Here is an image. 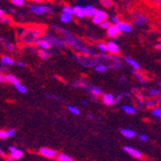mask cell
<instances>
[{
	"label": "cell",
	"instance_id": "5",
	"mask_svg": "<svg viewBox=\"0 0 161 161\" xmlns=\"http://www.w3.org/2000/svg\"><path fill=\"white\" fill-rule=\"evenodd\" d=\"M44 38L51 43V46L53 47H65L68 46L64 37H58L53 34H46Z\"/></svg>",
	"mask_w": 161,
	"mask_h": 161
},
{
	"label": "cell",
	"instance_id": "41",
	"mask_svg": "<svg viewBox=\"0 0 161 161\" xmlns=\"http://www.w3.org/2000/svg\"><path fill=\"white\" fill-rule=\"evenodd\" d=\"M11 2L13 5H15L16 7H22V6H24L25 0H11Z\"/></svg>",
	"mask_w": 161,
	"mask_h": 161
},
{
	"label": "cell",
	"instance_id": "27",
	"mask_svg": "<svg viewBox=\"0 0 161 161\" xmlns=\"http://www.w3.org/2000/svg\"><path fill=\"white\" fill-rule=\"evenodd\" d=\"M133 74H134V76H135V78H136L140 83H142V84H146V83H147V79H146L144 76H143V75H142L138 70H134V71H133Z\"/></svg>",
	"mask_w": 161,
	"mask_h": 161
},
{
	"label": "cell",
	"instance_id": "16",
	"mask_svg": "<svg viewBox=\"0 0 161 161\" xmlns=\"http://www.w3.org/2000/svg\"><path fill=\"white\" fill-rule=\"evenodd\" d=\"M124 61L126 62L127 64H128L129 66H130L134 70H140L139 63H138L136 60L132 59V58H130V57H124Z\"/></svg>",
	"mask_w": 161,
	"mask_h": 161
},
{
	"label": "cell",
	"instance_id": "24",
	"mask_svg": "<svg viewBox=\"0 0 161 161\" xmlns=\"http://www.w3.org/2000/svg\"><path fill=\"white\" fill-rule=\"evenodd\" d=\"M94 69H95V70L97 71V73H106V71H107V70H108V67H107V65H104L102 63H98Z\"/></svg>",
	"mask_w": 161,
	"mask_h": 161
},
{
	"label": "cell",
	"instance_id": "2",
	"mask_svg": "<svg viewBox=\"0 0 161 161\" xmlns=\"http://www.w3.org/2000/svg\"><path fill=\"white\" fill-rule=\"evenodd\" d=\"M28 10L30 13H32L35 16H41V15H48L52 13V8L46 5H41V4H31L28 6Z\"/></svg>",
	"mask_w": 161,
	"mask_h": 161
},
{
	"label": "cell",
	"instance_id": "26",
	"mask_svg": "<svg viewBox=\"0 0 161 161\" xmlns=\"http://www.w3.org/2000/svg\"><path fill=\"white\" fill-rule=\"evenodd\" d=\"M122 110L124 111V112H126L127 114L128 115H134L136 112V110L134 107L130 106V105H123L122 106Z\"/></svg>",
	"mask_w": 161,
	"mask_h": 161
},
{
	"label": "cell",
	"instance_id": "14",
	"mask_svg": "<svg viewBox=\"0 0 161 161\" xmlns=\"http://www.w3.org/2000/svg\"><path fill=\"white\" fill-rule=\"evenodd\" d=\"M124 151H126V153H127L128 154H130L131 156H133L134 158H141L142 157V154L140 153V151L135 150V149H133V148H131V147L124 146Z\"/></svg>",
	"mask_w": 161,
	"mask_h": 161
},
{
	"label": "cell",
	"instance_id": "44",
	"mask_svg": "<svg viewBox=\"0 0 161 161\" xmlns=\"http://www.w3.org/2000/svg\"><path fill=\"white\" fill-rule=\"evenodd\" d=\"M7 137H8L7 131H5V130L0 131V138H1V139H5V138H7Z\"/></svg>",
	"mask_w": 161,
	"mask_h": 161
},
{
	"label": "cell",
	"instance_id": "9",
	"mask_svg": "<svg viewBox=\"0 0 161 161\" xmlns=\"http://www.w3.org/2000/svg\"><path fill=\"white\" fill-rule=\"evenodd\" d=\"M106 46L108 48V53H110L111 55H118L120 53V47L118 43L114 41H108L106 43Z\"/></svg>",
	"mask_w": 161,
	"mask_h": 161
},
{
	"label": "cell",
	"instance_id": "31",
	"mask_svg": "<svg viewBox=\"0 0 161 161\" xmlns=\"http://www.w3.org/2000/svg\"><path fill=\"white\" fill-rule=\"evenodd\" d=\"M107 67H108V69L119 70L120 69L123 68V65H122V63H108L107 64Z\"/></svg>",
	"mask_w": 161,
	"mask_h": 161
},
{
	"label": "cell",
	"instance_id": "28",
	"mask_svg": "<svg viewBox=\"0 0 161 161\" xmlns=\"http://www.w3.org/2000/svg\"><path fill=\"white\" fill-rule=\"evenodd\" d=\"M7 80H8V83H11L13 85H16L20 83L19 78H16L14 74H7Z\"/></svg>",
	"mask_w": 161,
	"mask_h": 161
},
{
	"label": "cell",
	"instance_id": "7",
	"mask_svg": "<svg viewBox=\"0 0 161 161\" xmlns=\"http://www.w3.org/2000/svg\"><path fill=\"white\" fill-rule=\"evenodd\" d=\"M107 19H108V15H107L106 12L100 10V9H97L95 16L92 17V22L96 25H100L102 21L106 20Z\"/></svg>",
	"mask_w": 161,
	"mask_h": 161
},
{
	"label": "cell",
	"instance_id": "36",
	"mask_svg": "<svg viewBox=\"0 0 161 161\" xmlns=\"http://www.w3.org/2000/svg\"><path fill=\"white\" fill-rule=\"evenodd\" d=\"M15 87L16 89V91L19 92L20 94H25L26 92H27V88H26L24 85H22L21 83H19V84L15 85Z\"/></svg>",
	"mask_w": 161,
	"mask_h": 161
},
{
	"label": "cell",
	"instance_id": "4",
	"mask_svg": "<svg viewBox=\"0 0 161 161\" xmlns=\"http://www.w3.org/2000/svg\"><path fill=\"white\" fill-rule=\"evenodd\" d=\"M39 37H41V31L39 29H30L24 31L21 36V40L26 43H35Z\"/></svg>",
	"mask_w": 161,
	"mask_h": 161
},
{
	"label": "cell",
	"instance_id": "29",
	"mask_svg": "<svg viewBox=\"0 0 161 161\" xmlns=\"http://www.w3.org/2000/svg\"><path fill=\"white\" fill-rule=\"evenodd\" d=\"M57 160L58 161H73V159L70 156L67 155L65 154H57Z\"/></svg>",
	"mask_w": 161,
	"mask_h": 161
},
{
	"label": "cell",
	"instance_id": "10",
	"mask_svg": "<svg viewBox=\"0 0 161 161\" xmlns=\"http://www.w3.org/2000/svg\"><path fill=\"white\" fill-rule=\"evenodd\" d=\"M106 34H107V36H108L109 38L115 39L121 34V31H120L119 27L116 24H111L110 27L106 30Z\"/></svg>",
	"mask_w": 161,
	"mask_h": 161
},
{
	"label": "cell",
	"instance_id": "8",
	"mask_svg": "<svg viewBox=\"0 0 161 161\" xmlns=\"http://www.w3.org/2000/svg\"><path fill=\"white\" fill-rule=\"evenodd\" d=\"M35 46L39 49H44V50H48L51 47V43H49L44 37H39L35 42Z\"/></svg>",
	"mask_w": 161,
	"mask_h": 161
},
{
	"label": "cell",
	"instance_id": "1",
	"mask_svg": "<svg viewBox=\"0 0 161 161\" xmlns=\"http://www.w3.org/2000/svg\"><path fill=\"white\" fill-rule=\"evenodd\" d=\"M51 29H53L54 31H57V32H60L63 37L66 40V43L68 46H70V47H73L75 51L81 55H87L90 57H96L97 54L95 52V50H93L92 48H89L87 46H85L84 44L79 41V40L73 36V34H70V32H68L66 29L58 27V26L55 25H51Z\"/></svg>",
	"mask_w": 161,
	"mask_h": 161
},
{
	"label": "cell",
	"instance_id": "22",
	"mask_svg": "<svg viewBox=\"0 0 161 161\" xmlns=\"http://www.w3.org/2000/svg\"><path fill=\"white\" fill-rule=\"evenodd\" d=\"M89 93H90V95L94 97V98H96L95 96H100L102 93V90L100 88H98V87H96V86H92L90 88V90H89Z\"/></svg>",
	"mask_w": 161,
	"mask_h": 161
},
{
	"label": "cell",
	"instance_id": "37",
	"mask_svg": "<svg viewBox=\"0 0 161 161\" xmlns=\"http://www.w3.org/2000/svg\"><path fill=\"white\" fill-rule=\"evenodd\" d=\"M62 13H65V14L73 16V7H71V6H64L63 9H62Z\"/></svg>",
	"mask_w": 161,
	"mask_h": 161
},
{
	"label": "cell",
	"instance_id": "15",
	"mask_svg": "<svg viewBox=\"0 0 161 161\" xmlns=\"http://www.w3.org/2000/svg\"><path fill=\"white\" fill-rule=\"evenodd\" d=\"M102 102L106 105H112L115 103V97L112 94L105 93L102 95Z\"/></svg>",
	"mask_w": 161,
	"mask_h": 161
},
{
	"label": "cell",
	"instance_id": "18",
	"mask_svg": "<svg viewBox=\"0 0 161 161\" xmlns=\"http://www.w3.org/2000/svg\"><path fill=\"white\" fill-rule=\"evenodd\" d=\"M84 10H85V15H86V17H92L95 16L97 9L95 6L93 5H86L84 6Z\"/></svg>",
	"mask_w": 161,
	"mask_h": 161
},
{
	"label": "cell",
	"instance_id": "42",
	"mask_svg": "<svg viewBox=\"0 0 161 161\" xmlns=\"http://www.w3.org/2000/svg\"><path fill=\"white\" fill-rule=\"evenodd\" d=\"M110 21H111V23H112V24H116V25H117L121 20H120V19H119L118 16L114 15V16H112L110 17Z\"/></svg>",
	"mask_w": 161,
	"mask_h": 161
},
{
	"label": "cell",
	"instance_id": "30",
	"mask_svg": "<svg viewBox=\"0 0 161 161\" xmlns=\"http://www.w3.org/2000/svg\"><path fill=\"white\" fill-rule=\"evenodd\" d=\"M97 48L101 53H107V52H108V48H107L106 43H98L97 44Z\"/></svg>",
	"mask_w": 161,
	"mask_h": 161
},
{
	"label": "cell",
	"instance_id": "54",
	"mask_svg": "<svg viewBox=\"0 0 161 161\" xmlns=\"http://www.w3.org/2000/svg\"><path fill=\"white\" fill-rule=\"evenodd\" d=\"M155 48L157 49V50H161V43L156 44V46H155Z\"/></svg>",
	"mask_w": 161,
	"mask_h": 161
},
{
	"label": "cell",
	"instance_id": "55",
	"mask_svg": "<svg viewBox=\"0 0 161 161\" xmlns=\"http://www.w3.org/2000/svg\"><path fill=\"white\" fill-rule=\"evenodd\" d=\"M30 1H32V2H35V3H41V2H43V0H30Z\"/></svg>",
	"mask_w": 161,
	"mask_h": 161
},
{
	"label": "cell",
	"instance_id": "12",
	"mask_svg": "<svg viewBox=\"0 0 161 161\" xmlns=\"http://www.w3.org/2000/svg\"><path fill=\"white\" fill-rule=\"evenodd\" d=\"M73 16L75 17H77V19H84V17H86L84 7L81 6V5L73 6Z\"/></svg>",
	"mask_w": 161,
	"mask_h": 161
},
{
	"label": "cell",
	"instance_id": "35",
	"mask_svg": "<svg viewBox=\"0 0 161 161\" xmlns=\"http://www.w3.org/2000/svg\"><path fill=\"white\" fill-rule=\"evenodd\" d=\"M151 114H153V116H154V117L161 119V107L158 106V107H154V108H153V110H151Z\"/></svg>",
	"mask_w": 161,
	"mask_h": 161
},
{
	"label": "cell",
	"instance_id": "23",
	"mask_svg": "<svg viewBox=\"0 0 161 161\" xmlns=\"http://www.w3.org/2000/svg\"><path fill=\"white\" fill-rule=\"evenodd\" d=\"M59 19L62 23H70V22H71V20H73V16L65 14V13H62L60 15Z\"/></svg>",
	"mask_w": 161,
	"mask_h": 161
},
{
	"label": "cell",
	"instance_id": "43",
	"mask_svg": "<svg viewBox=\"0 0 161 161\" xmlns=\"http://www.w3.org/2000/svg\"><path fill=\"white\" fill-rule=\"evenodd\" d=\"M0 81H1V83H8L7 75H4L3 73H1V75H0Z\"/></svg>",
	"mask_w": 161,
	"mask_h": 161
},
{
	"label": "cell",
	"instance_id": "49",
	"mask_svg": "<svg viewBox=\"0 0 161 161\" xmlns=\"http://www.w3.org/2000/svg\"><path fill=\"white\" fill-rule=\"evenodd\" d=\"M16 66L21 67V68H23V67H25V64H24V62H23V61H19V62H16Z\"/></svg>",
	"mask_w": 161,
	"mask_h": 161
},
{
	"label": "cell",
	"instance_id": "32",
	"mask_svg": "<svg viewBox=\"0 0 161 161\" xmlns=\"http://www.w3.org/2000/svg\"><path fill=\"white\" fill-rule=\"evenodd\" d=\"M3 46H4V48L6 49V50L10 51V52L15 51L16 49V47L14 46V44L11 43H9V42H5V43H3Z\"/></svg>",
	"mask_w": 161,
	"mask_h": 161
},
{
	"label": "cell",
	"instance_id": "20",
	"mask_svg": "<svg viewBox=\"0 0 161 161\" xmlns=\"http://www.w3.org/2000/svg\"><path fill=\"white\" fill-rule=\"evenodd\" d=\"M121 133H122L124 137L129 138V139H130V138H133V137H135V136H136L135 131L131 130V129H127V128L121 129Z\"/></svg>",
	"mask_w": 161,
	"mask_h": 161
},
{
	"label": "cell",
	"instance_id": "34",
	"mask_svg": "<svg viewBox=\"0 0 161 161\" xmlns=\"http://www.w3.org/2000/svg\"><path fill=\"white\" fill-rule=\"evenodd\" d=\"M100 2L104 8H111L114 5L113 0H100Z\"/></svg>",
	"mask_w": 161,
	"mask_h": 161
},
{
	"label": "cell",
	"instance_id": "46",
	"mask_svg": "<svg viewBox=\"0 0 161 161\" xmlns=\"http://www.w3.org/2000/svg\"><path fill=\"white\" fill-rule=\"evenodd\" d=\"M7 133H8V137H12L16 134V131L14 129H9V130H7Z\"/></svg>",
	"mask_w": 161,
	"mask_h": 161
},
{
	"label": "cell",
	"instance_id": "48",
	"mask_svg": "<svg viewBox=\"0 0 161 161\" xmlns=\"http://www.w3.org/2000/svg\"><path fill=\"white\" fill-rule=\"evenodd\" d=\"M139 138H140L141 141H147V140H148V136L145 135V134H140Z\"/></svg>",
	"mask_w": 161,
	"mask_h": 161
},
{
	"label": "cell",
	"instance_id": "17",
	"mask_svg": "<svg viewBox=\"0 0 161 161\" xmlns=\"http://www.w3.org/2000/svg\"><path fill=\"white\" fill-rule=\"evenodd\" d=\"M10 155L12 157H14L15 159H20L22 157V155H23V153H22V151L16 149V147H13L11 146L10 147Z\"/></svg>",
	"mask_w": 161,
	"mask_h": 161
},
{
	"label": "cell",
	"instance_id": "52",
	"mask_svg": "<svg viewBox=\"0 0 161 161\" xmlns=\"http://www.w3.org/2000/svg\"><path fill=\"white\" fill-rule=\"evenodd\" d=\"M0 70H1V73H3L4 71L6 70V66H4V65H1V68H0Z\"/></svg>",
	"mask_w": 161,
	"mask_h": 161
},
{
	"label": "cell",
	"instance_id": "19",
	"mask_svg": "<svg viewBox=\"0 0 161 161\" xmlns=\"http://www.w3.org/2000/svg\"><path fill=\"white\" fill-rule=\"evenodd\" d=\"M0 62H1V65L4 66H13L15 64V60L13 59L11 56H8V55H2L1 56V59H0Z\"/></svg>",
	"mask_w": 161,
	"mask_h": 161
},
{
	"label": "cell",
	"instance_id": "57",
	"mask_svg": "<svg viewBox=\"0 0 161 161\" xmlns=\"http://www.w3.org/2000/svg\"><path fill=\"white\" fill-rule=\"evenodd\" d=\"M0 155H1L2 157H3L4 155H5V154H4V151H0Z\"/></svg>",
	"mask_w": 161,
	"mask_h": 161
},
{
	"label": "cell",
	"instance_id": "53",
	"mask_svg": "<svg viewBox=\"0 0 161 161\" xmlns=\"http://www.w3.org/2000/svg\"><path fill=\"white\" fill-rule=\"evenodd\" d=\"M5 16V12H4L3 9H0V16Z\"/></svg>",
	"mask_w": 161,
	"mask_h": 161
},
{
	"label": "cell",
	"instance_id": "33",
	"mask_svg": "<svg viewBox=\"0 0 161 161\" xmlns=\"http://www.w3.org/2000/svg\"><path fill=\"white\" fill-rule=\"evenodd\" d=\"M0 21H1V23L2 24H5V23H7V24H11V23H13V19L11 16H1L0 17Z\"/></svg>",
	"mask_w": 161,
	"mask_h": 161
},
{
	"label": "cell",
	"instance_id": "6",
	"mask_svg": "<svg viewBox=\"0 0 161 161\" xmlns=\"http://www.w3.org/2000/svg\"><path fill=\"white\" fill-rule=\"evenodd\" d=\"M132 23L136 26H144L147 23H149V19L147 16L141 14L139 12H134L132 16Z\"/></svg>",
	"mask_w": 161,
	"mask_h": 161
},
{
	"label": "cell",
	"instance_id": "45",
	"mask_svg": "<svg viewBox=\"0 0 161 161\" xmlns=\"http://www.w3.org/2000/svg\"><path fill=\"white\" fill-rule=\"evenodd\" d=\"M127 94H119L117 97H115V103H117V102L121 100V98H123L124 96H126Z\"/></svg>",
	"mask_w": 161,
	"mask_h": 161
},
{
	"label": "cell",
	"instance_id": "47",
	"mask_svg": "<svg viewBox=\"0 0 161 161\" xmlns=\"http://www.w3.org/2000/svg\"><path fill=\"white\" fill-rule=\"evenodd\" d=\"M151 2L154 4L156 6H160L161 7V0H151Z\"/></svg>",
	"mask_w": 161,
	"mask_h": 161
},
{
	"label": "cell",
	"instance_id": "13",
	"mask_svg": "<svg viewBox=\"0 0 161 161\" xmlns=\"http://www.w3.org/2000/svg\"><path fill=\"white\" fill-rule=\"evenodd\" d=\"M40 154L47 158H53V157H55V156H57L56 151L54 150L48 149V148H42V149L40 150Z\"/></svg>",
	"mask_w": 161,
	"mask_h": 161
},
{
	"label": "cell",
	"instance_id": "40",
	"mask_svg": "<svg viewBox=\"0 0 161 161\" xmlns=\"http://www.w3.org/2000/svg\"><path fill=\"white\" fill-rule=\"evenodd\" d=\"M144 104H145L147 107H149V108H154L156 102L154 101V100H144Z\"/></svg>",
	"mask_w": 161,
	"mask_h": 161
},
{
	"label": "cell",
	"instance_id": "25",
	"mask_svg": "<svg viewBox=\"0 0 161 161\" xmlns=\"http://www.w3.org/2000/svg\"><path fill=\"white\" fill-rule=\"evenodd\" d=\"M38 55L42 58L43 60H46L51 55V52L48 50H44V49H40L38 51Z\"/></svg>",
	"mask_w": 161,
	"mask_h": 161
},
{
	"label": "cell",
	"instance_id": "21",
	"mask_svg": "<svg viewBox=\"0 0 161 161\" xmlns=\"http://www.w3.org/2000/svg\"><path fill=\"white\" fill-rule=\"evenodd\" d=\"M147 94L151 97H157L159 95H161V86L159 89H156V88H150V89H147Z\"/></svg>",
	"mask_w": 161,
	"mask_h": 161
},
{
	"label": "cell",
	"instance_id": "56",
	"mask_svg": "<svg viewBox=\"0 0 161 161\" xmlns=\"http://www.w3.org/2000/svg\"><path fill=\"white\" fill-rule=\"evenodd\" d=\"M82 104H83V105H85V106H87V105H88L89 103H88V102H87V101H85V100H82Z\"/></svg>",
	"mask_w": 161,
	"mask_h": 161
},
{
	"label": "cell",
	"instance_id": "39",
	"mask_svg": "<svg viewBox=\"0 0 161 161\" xmlns=\"http://www.w3.org/2000/svg\"><path fill=\"white\" fill-rule=\"evenodd\" d=\"M68 110L73 115H79V113H80V111H79V109L77 108V107L73 106V105H69L68 106Z\"/></svg>",
	"mask_w": 161,
	"mask_h": 161
},
{
	"label": "cell",
	"instance_id": "51",
	"mask_svg": "<svg viewBox=\"0 0 161 161\" xmlns=\"http://www.w3.org/2000/svg\"><path fill=\"white\" fill-rule=\"evenodd\" d=\"M5 160H6V161H14L15 158H14V157H12V156L10 155V156H6Z\"/></svg>",
	"mask_w": 161,
	"mask_h": 161
},
{
	"label": "cell",
	"instance_id": "3",
	"mask_svg": "<svg viewBox=\"0 0 161 161\" xmlns=\"http://www.w3.org/2000/svg\"><path fill=\"white\" fill-rule=\"evenodd\" d=\"M73 58L77 63L85 67V68H95V67L98 64V62L97 61L96 58L93 59V58H91L90 56H87V55L78 54V55H75Z\"/></svg>",
	"mask_w": 161,
	"mask_h": 161
},
{
	"label": "cell",
	"instance_id": "50",
	"mask_svg": "<svg viewBox=\"0 0 161 161\" xmlns=\"http://www.w3.org/2000/svg\"><path fill=\"white\" fill-rule=\"evenodd\" d=\"M119 82L120 83H124V82H126V78H124V76L119 77Z\"/></svg>",
	"mask_w": 161,
	"mask_h": 161
},
{
	"label": "cell",
	"instance_id": "58",
	"mask_svg": "<svg viewBox=\"0 0 161 161\" xmlns=\"http://www.w3.org/2000/svg\"><path fill=\"white\" fill-rule=\"evenodd\" d=\"M88 117L90 118V119H94V116L92 114H88Z\"/></svg>",
	"mask_w": 161,
	"mask_h": 161
},
{
	"label": "cell",
	"instance_id": "38",
	"mask_svg": "<svg viewBox=\"0 0 161 161\" xmlns=\"http://www.w3.org/2000/svg\"><path fill=\"white\" fill-rule=\"evenodd\" d=\"M112 24L111 23V21L110 20H108V19H106V20H104V21H102L101 23L100 24V28L101 29H104V30H107L109 27H110V25Z\"/></svg>",
	"mask_w": 161,
	"mask_h": 161
},
{
	"label": "cell",
	"instance_id": "11",
	"mask_svg": "<svg viewBox=\"0 0 161 161\" xmlns=\"http://www.w3.org/2000/svg\"><path fill=\"white\" fill-rule=\"evenodd\" d=\"M119 27L121 33H130L132 31V25L130 23H128L127 21H122L121 20L119 23L117 24Z\"/></svg>",
	"mask_w": 161,
	"mask_h": 161
}]
</instances>
